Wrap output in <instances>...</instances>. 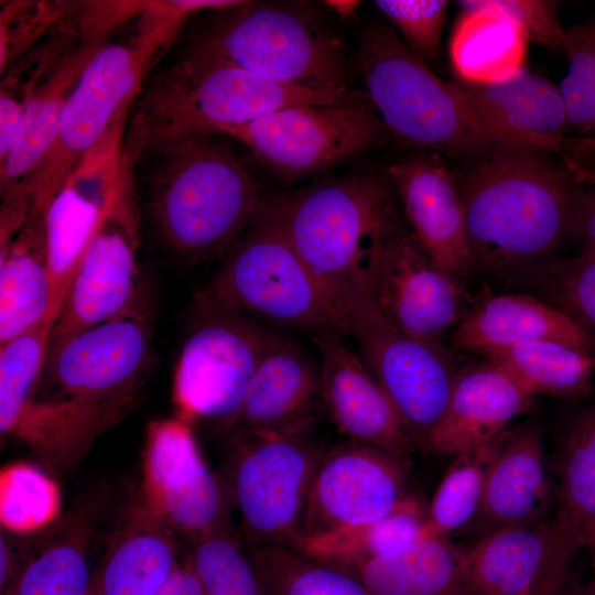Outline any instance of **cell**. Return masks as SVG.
<instances>
[{
	"label": "cell",
	"mask_w": 595,
	"mask_h": 595,
	"mask_svg": "<svg viewBox=\"0 0 595 595\" xmlns=\"http://www.w3.org/2000/svg\"><path fill=\"white\" fill-rule=\"evenodd\" d=\"M410 230L426 253L466 284L475 271L456 173L444 156L413 150L388 166Z\"/></svg>",
	"instance_id": "d6986e66"
},
{
	"label": "cell",
	"mask_w": 595,
	"mask_h": 595,
	"mask_svg": "<svg viewBox=\"0 0 595 595\" xmlns=\"http://www.w3.org/2000/svg\"><path fill=\"white\" fill-rule=\"evenodd\" d=\"M464 550L447 537L420 540L346 572L376 595H475L465 570Z\"/></svg>",
	"instance_id": "1f68e13d"
},
{
	"label": "cell",
	"mask_w": 595,
	"mask_h": 595,
	"mask_svg": "<svg viewBox=\"0 0 595 595\" xmlns=\"http://www.w3.org/2000/svg\"><path fill=\"white\" fill-rule=\"evenodd\" d=\"M195 309L238 313L313 334L347 335L342 311L290 241L273 198H263L217 273L196 294Z\"/></svg>",
	"instance_id": "52a82bcc"
},
{
	"label": "cell",
	"mask_w": 595,
	"mask_h": 595,
	"mask_svg": "<svg viewBox=\"0 0 595 595\" xmlns=\"http://www.w3.org/2000/svg\"><path fill=\"white\" fill-rule=\"evenodd\" d=\"M527 44L508 18L486 10L463 12L450 43L455 78L483 84L505 79L524 66Z\"/></svg>",
	"instance_id": "836d02e7"
},
{
	"label": "cell",
	"mask_w": 595,
	"mask_h": 595,
	"mask_svg": "<svg viewBox=\"0 0 595 595\" xmlns=\"http://www.w3.org/2000/svg\"><path fill=\"white\" fill-rule=\"evenodd\" d=\"M369 294L393 326L434 344H444L472 305L466 285L441 268L401 221L372 263Z\"/></svg>",
	"instance_id": "2e32d148"
},
{
	"label": "cell",
	"mask_w": 595,
	"mask_h": 595,
	"mask_svg": "<svg viewBox=\"0 0 595 595\" xmlns=\"http://www.w3.org/2000/svg\"><path fill=\"white\" fill-rule=\"evenodd\" d=\"M88 595H96L93 591V588L90 589L89 594Z\"/></svg>",
	"instance_id": "6f0895ef"
},
{
	"label": "cell",
	"mask_w": 595,
	"mask_h": 595,
	"mask_svg": "<svg viewBox=\"0 0 595 595\" xmlns=\"http://www.w3.org/2000/svg\"><path fill=\"white\" fill-rule=\"evenodd\" d=\"M595 338V248L549 260L518 280Z\"/></svg>",
	"instance_id": "ab89813d"
},
{
	"label": "cell",
	"mask_w": 595,
	"mask_h": 595,
	"mask_svg": "<svg viewBox=\"0 0 595 595\" xmlns=\"http://www.w3.org/2000/svg\"><path fill=\"white\" fill-rule=\"evenodd\" d=\"M327 450L309 435L235 432L223 483L231 508L239 513L246 548L291 547L298 540L311 487Z\"/></svg>",
	"instance_id": "30bf717a"
},
{
	"label": "cell",
	"mask_w": 595,
	"mask_h": 595,
	"mask_svg": "<svg viewBox=\"0 0 595 595\" xmlns=\"http://www.w3.org/2000/svg\"><path fill=\"white\" fill-rule=\"evenodd\" d=\"M501 434L455 455L426 510L418 541L447 537L474 521Z\"/></svg>",
	"instance_id": "74e56055"
},
{
	"label": "cell",
	"mask_w": 595,
	"mask_h": 595,
	"mask_svg": "<svg viewBox=\"0 0 595 595\" xmlns=\"http://www.w3.org/2000/svg\"><path fill=\"white\" fill-rule=\"evenodd\" d=\"M554 502L556 483L538 428L505 430L473 521L480 537L500 527L548 519Z\"/></svg>",
	"instance_id": "603a6c76"
},
{
	"label": "cell",
	"mask_w": 595,
	"mask_h": 595,
	"mask_svg": "<svg viewBox=\"0 0 595 595\" xmlns=\"http://www.w3.org/2000/svg\"><path fill=\"white\" fill-rule=\"evenodd\" d=\"M48 318L55 322L44 215L30 212L0 247V345Z\"/></svg>",
	"instance_id": "f1b7e54d"
},
{
	"label": "cell",
	"mask_w": 595,
	"mask_h": 595,
	"mask_svg": "<svg viewBox=\"0 0 595 595\" xmlns=\"http://www.w3.org/2000/svg\"><path fill=\"white\" fill-rule=\"evenodd\" d=\"M77 6L47 35L25 51L1 74L0 162L6 159L13 144L24 109L40 83L83 39L75 15Z\"/></svg>",
	"instance_id": "8d00e7d4"
},
{
	"label": "cell",
	"mask_w": 595,
	"mask_h": 595,
	"mask_svg": "<svg viewBox=\"0 0 595 595\" xmlns=\"http://www.w3.org/2000/svg\"><path fill=\"white\" fill-rule=\"evenodd\" d=\"M562 52L569 69L559 88L570 136L595 137V17L565 29Z\"/></svg>",
	"instance_id": "ee69618b"
},
{
	"label": "cell",
	"mask_w": 595,
	"mask_h": 595,
	"mask_svg": "<svg viewBox=\"0 0 595 595\" xmlns=\"http://www.w3.org/2000/svg\"><path fill=\"white\" fill-rule=\"evenodd\" d=\"M69 0H9L0 6V74L77 6Z\"/></svg>",
	"instance_id": "f6af8a7d"
},
{
	"label": "cell",
	"mask_w": 595,
	"mask_h": 595,
	"mask_svg": "<svg viewBox=\"0 0 595 595\" xmlns=\"http://www.w3.org/2000/svg\"><path fill=\"white\" fill-rule=\"evenodd\" d=\"M173 372L177 415L234 431L262 361L286 337L238 313L195 309Z\"/></svg>",
	"instance_id": "9c48e42d"
},
{
	"label": "cell",
	"mask_w": 595,
	"mask_h": 595,
	"mask_svg": "<svg viewBox=\"0 0 595 595\" xmlns=\"http://www.w3.org/2000/svg\"><path fill=\"white\" fill-rule=\"evenodd\" d=\"M374 4L412 54L425 64L440 57L448 1L377 0Z\"/></svg>",
	"instance_id": "bcb514c9"
},
{
	"label": "cell",
	"mask_w": 595,
	"mask_h": 595,
	"mask_svg": "<svg viewBox=\"0 0 595 595\" xmlns=\"http://www.w3.org/2000/svg\"><path fill=\"white\" fill-rule=\"evenodd\" d=\"M54 321L48 318L0 345V433L11 435L37 392Z\"/></svg>",
	"instance_id": "60d3db41"
},
{
	"label": "cell",
	"mask_w": 595,
	"mask_h": 595,
	"mask_svg": "<svg viewBox=\"0 0 595 595\" xmlns=\"http://www.w3.org/2000/svg\"><path fill=\"white\" fill-rule=\"evenodd\" d=\"M266 595H376L353 574L286 545L247 548Z\"/></svg>",
	"instance_id": "f35d334b"
},
{
	"label": "cell",
	"mask_w": 595,
	"mask_h": 595,
	"mask_svg": "<svg viewBox=\"0 0 595 595\" xmlns=\"http://www.w3.org/2000/svg\"><path fill=\"white\" fill-rule=\"evenodd\" d=\"M573 561L558 555L548 571L519 595H575L580 586L574 581Z\"/></svg>",
	"instance_id": "681fc988"
},
{
	"label": "cell",
	"mask_w": 595,
	"mask_h": 595,
	"mask_svg": "<svg viewBox=\"0 0 595 595\" xmlns=\"http://www.w3.org/2000/svg\"><path fill=\"white\" fill-rule=\"evenodd\" d=\"M456 177L475 270L516 281L571 238L583 187L552 153L500 144Z\"/></svg>",
	"instance_id": "6da1fadb"
},
{
	"label": "cell",
	"mask_w": 595,
	"mask_h": 595,
	"mask_svg": "<svg viewBox=\"0 0 595 595\" xmlns=\"http://www.w3.org/2000/svg\"><path fill=\"white\" fill-rule=\"evenodd\" d=\"M390 190L381 177L357 173L273 198L290 241L344 317L371 299L372 263L401 221Z\"/></svg>",
	"instance_id": "5b68a950"
},
{
	"label": "cell",
	"mask_w": 595,
	"mask_h": 595,
	"mask_svg": "<svg viewBox=\"0 0 595 595\" xmlns=\"http://www.w3.org/2000/svg\"><path fill=\"white\" fill-rule=\"evenodd\" d=\"M359 1L356 0H327L323 4L329 8L342 19H349L357 12Z\"/></svg>",
	"instance_id": "db71d44e"
},
{
	"label": "cell",
	"mask_w": 595,
	"mask_h": 595,
	"mask_svg": "<svg viewBox=\"0 0 595 595\" xmlns=\"http://www.w3.org/2000/svg\"><path fill=\"white\" fill-rule=\"evenodd\" d=\"M136 392L97 403L34 397L12 433L53 468L71 466L129 410Z\"/></svg>",
	"instance_id": "f546056e"
},
{
	"label": "cell",
	"mask_w": 595,
	"mask_h": 595,
	"mask_svg": "<svg viewBox=\"0 0 595 595\" xmlns=\"http://www.w3.org/2000/svg\"><path fill=\"white\" fill-rule=\"evenodd\" d=\"M155 595H203L199 581L187 554Z\"/></svg>",
	"instance_id": "816d5d0a"
},
{
	"label": "cell",
	"mask_w": 595,
	"mask_h": 595,
	"mask_svg": "<svg viewBox=\"0 0 595 595\" xmlns=\"http://www.w3.org/2000/svg\"><path fill=\"white\" fill-rule=\"evenodd\" d=\"M461 350H488L532 340H551L595 355V338L563 312L530 294L484 295L450 335Z\"/></svg>",
	"instance_id": "d4e9b609"
},
{
	"label": "cell",
	"mask_w": 595,
	"mask_h": 595,
	"mask_svg": "<svg viewBox=\"0 0 595 595\" xmlns=\"http://www.w3.org/2000/svg\"><path fill=\"white\" fill-rule=\"evenodd\" d=\"M90 527L72 518L23 552L20 571L6 595H88Z\"/></svg>",
	"instance_id": "e575fe53"
},
{
	"label": "cell",
	"mask_w": 595,
	"mask_h": 595,
	"mask_svg": "<svg viewBox=\"0 0 595 595\" xmlns=\"http://www.w3.org/2000/svg\"><path fill=\"white\" fill-rule=\"evenodd\" d=\"M425 517L422 502L407 496L386 517L301 538L290 548L312 560L346 571L394 554L418 541Z\"/></svg>",
	"instance_id": "d6a6232c"
},
{
	"label": "cell",
	"mask_w": 595,
	"mask_h": 595,
	"mask_svg": "<svg viewBox=\"0 0 595 595\" xmlns=\"http://www.w3.org/2000/svg\"><path fill=\"white\" fill-rule=\"evenodd\" d=\"M483 355L533 396H584L592 387L594 355L564 344L532 340Z\"/></svg>",
	"instance_id": "d590c367"
},
{
	"label": "cell",
	"mask_w": 595,
	"mask_h": 595,
	"mask_svg": "<svg viewBox=\"0 0 595 595\" xmlns=\"http://www.w3.org/2000/svg\"><path fill=\"white\" fill-rule=\"evenodd\" d=\"M558 158L577 184L595 192V137H566Z\"/></svg>",
	"instance_id": "c3c4849f"
},
{
	"label": "cell",
	"mask_w": 595,
	"mask_h": 595,
	"mask_svg": "<svg viewBox=\"0 0 595 595\" xmlns=\"http://www.w3.org/2000/svg\"><path fill=\"white\" fill-rule=\"evenodd\" d=\"M533 404L534 396L488 359L464 367L456 374L429 450L456 455L489 442Z\"/></svg>",
	"instance_id": "cb8c5ba5"
},
{
	"label": "cell",
	"mask_w": 595,
	"mask_h": 595,
	"mask_svg": "<svg viewBox=\"0 0 595 595\" xmlns=\"http://www.w3.org/2000/svg\"><path fill=\"white\" fill-rule=\"evenodd\" d=\"M342 335L334 331L313 334L324 410L348 440L410 457L418 450L412 435L363 358L349 349Z\"/></svg>",
	"instance_id": "ffe728a7"
},
{
	"label": "cell",
	"mask_w": 595,
	"mask_h": 595,
	"mask_svg": "<svg viewBox=\"0 0 595 595\" xmlns=\"http://www.w3.org/2000/svg\"><path fill=\"white\" fill-rule=\"evenodd\" d=\"M113 35L82 39L40 83L24 109L9 153L0 162L1 197L14 194L31 177L56 136L83 73Z\"/></svg>",
	"instance_id": "484cf974"
},
{
	"label": "cell",
	"mask_w": 595,
	"mask_h": 595,
	"mask_svg": "<svg viewBox=\"0 0 595 595\" xmlns=\"http://www.w3.org/2000/svg\"><path fill=\"white\" fill-rule=\"evenodd\" d=\"M410 473L409 456L374 445L349 440L328 448L298 540L386 517L408 496Z\"/></svg>",
	"instance_id": "e0dca14e"
},
{
	"label": "cell",
	"mask_w": 595,
	"mask_h": 595,
	"mask_svg": "<svg viewBox=\"0 0 595 595\" xmlns=\"http://www.w3.org/2000/svg\"><path fill=\"white\" fill-rule=\"evenodd\" d=\"M141 491L143 507L188 541L235 529L223 480L205 463L191 422L176 415L147 430Z\"/></svg>",
	"instance_id": "4fadbf2b"
},
{
	"label": "cell",
	"mask_w": 595,
	"mask_h": 595,
	"mask_svg": "<svg viewBox=\"0 0 595 595\" xmlns=\"http://www.w3.org/2000/svg\"><path fill=\"white\" fill-rule=\"evenodd\" d=\"M571 238L577 239L582 246L595 248V192L582 188L572 225Z\"/></svg>",
	"instance_id": "f907efd6"
},
{
	"label": "cell",
	"mask_w": 595,
	"mask_h": 595,
	"mask_svg": "<svg viewBox=\"0 0 595 595\" xmlns=\"http://www.w3.org/2000/svg\"><path fill=\"white\" fill-rule=\"evenodd\" d=\"M193 14L188 0L150 1L128 33L113 35L94 56L65 107L51 147L28 182L12 194L26 198L30 212H44Z\"/></svg>",
	"instance_id": "277c9868"
},
{
	"label": "cell",
	"mask_w": 595,
	"mask_h": 595,
	"mask_svg": "<svg viewBox=\"0 0 595 595\" xmlns=\"http://www.w3.org/2000/svg\"><path fill=\"white\" fill-rule=\"evenodd\" d=\"M150 359L143 313L101 323L48 347L39 388L54 396L42 399L97 403L136 392Z\"/></svg>",
	"instance_id": "ac0fdd59"
},
{
	"label": "cell",
	"mask_w": 595,
	"mask_h": 595,
	"mask_svg": "<svg viewBox=\"0 0 595 595\" xmlns=\"http://www.w3.org/2000/svg\"><path fill=\"white\" fill-rule=\"evenodd\" d=\"M190 544L187 556L203 595H266L235 529L212 532Z\"/></svg>",
	"instance_id": "b9f144b4"
},
{
	"label": "cell",
	"mask_w": 595,
	"mask_h": 595,
	"mask_svg": "<svg viewBox=\"0 0 595 595\" xmlns=\"http://www.w3.org/2000/svg\"><path fill=\"white\" fill-rule=\"evenodd\" d=\"M452 82L505 143L559 155L569 119L559 86L548 78L523 66L497 82Z\"/></svg>",
	"instance_id": "7402d4cb"
},
{
	"label": "cell",
	"mask_w": 595,
	"mask_h": 595,
	"mask_svg": "<svg viewBox=\"0 0 595 595\" xmlns=\"http://www.w3.org/2000/svg\"><path fill=\"white\" fill-rule=\"evenodd\" d=\"M457 4L463 12L486 10L501 14L523 32L528 42L562 52L565 29L559 19V1L462 0Z\"/></svg>",
	"instance_id": "7dc6e473"
},
{
	"label": "cell",
	"mask_w": 595,
	"mask_h": 595,
	"mask_svg": "<svg viewBox=\"0 0 595 595\" xmlns=\"http://www.w3.org/2000/svg\"><path fill=\"white\" fill-rule=\"evenodd\" d=\"M140 226L131 180L79 261L48 347L101 323L143 313L137 260Z\"/></svg>",
	"instance_id": "9a60e30c"
},
{
	"label": "cell",
	"mask_w": 595,
	"mask_h": 595,
	"mask_svg": "<svg viewBox=\"0 0 595 595\" xmlns=\"http://www.w3.org/2000/svg\"><path fill=\"white\" fill-rule=\"evenodd\" d=\"M368 101L367 95L270 82L188 51L150 73L127 117L122 156L132 172L143 158L217 134L274 110L304 105Z\"/></svg>",
	"instance_id": "7a4b0ae2"
},
{
	"label": "cell",
	"mask_w": 595,
	"mask_h": 595,
	"mask_svg": "<svg viewBox=\"0 0 595 595\" xmlns=\"http://www.w3.org/2000/svg\"><path fill=\"white\" fill-rule=\"evenodd\" d=\"M0 536V595H6L20 571L23 551L15 552L3 530Z\"/></svg>",
	"instance_id": "f5cc1de1"
},
{
	"label": "cell",
	"mask_w": 595,
	"mask_h": 595,
	"mask_svg": "<svg viewBox=\"0 0 595 595\" xmlns=\"http://www.w3.org/2000/svg\"><path fill=\"white\" fill-rule=\"evenodd\" d=\"M370 101L291 106L217 134L245 145L273 176L315 175L377 148L388 131Z\"/></svg>",
	"instance_id": "8fae6325"
},
{
	"label": "cell",
	"mask_w": 595,
	"mask_h": 595,
	"mask_svg": "<svg viewBox=\"0 0 595 595\" xmlns=\"http://www.w3.org/2000/svg\"><path fill=\"white\" fill-rule=\"evenodd\" d=\"M347 335L402 419L418 448L429 450L446 410L457 374L444 344L405 334L387 321L371 300L345 314Z\"/></svg>",
	"instance_id": "7c38bea8"
},
{
	"label": "cell",
	"mask_w": 595,
	"mask_h": 595,
	"mask_svg": "<svg viewBox=\"0 0 595 595\" xmlns=\"http://www.w3.org/2000/svg\"><path fill=\"white\" fill-rule=\"evenodd\" d=\"M60 510L56 484L39 467L15 463L0 476L2 529L31 532L51 523Z\"/></svg>",
	"instance_id": "7bdbcfd3"
},
{
	"label": "cell",
	"mask_w": 595,
	"mask_h": 595,
	"mask_svg": "<svg viewBox=\"0 0 595 595\" xmlns=\"http://www.w3.org/2000/svg\"><path fill=\"white\" fill-rule=\"evenodd\" d=\"M174 533L137 498L93 576L94 593L155 595L182 560Z\"/></svg>",
	"instance_id": "4316f807"
},
{
	"label": "cell",
	"mask_w": 595,
	"mask_h": 595,
	"mask_svg": "<svg viewBox=\"0 0 595 595\" xmlns=\"http://www.w3.org/2000/svg\"><path fill=\"white\" fill-rule=\"evenodd\" d=\"M592 360H593V367H594V370H595V355L593 356Z\"/></svg>",
	"instance_id": "9f6ffc18"
},
{
	"label": "cell",
	"mask_w": 595,
	"mask_h": 595,
	"mask_svg": "<svg viewBox=\"0 0 595 595\" xmlns=\"http://www.w3.org/2000/svg\"><path fill=\"white\" fill-rule=\"evenodd\" d=\"M323 409L318 361L286 338L258 368L234 431L309 435Z\"/></svg>",
	"instance_id": "44dd1931"
},
{
	"label": "cell",
	"mask_w": 595,
	"mask_h": 595,
	"mask_svg": "<svg viewBox=\"0 0 595 595\" xmlns=\"http://www.w3.org/2000/svg\"><path fill=\"white\" fill-rule=\"evenodd\" d=\"M218 136L156 152L132 170L141 173L144 209L154 232L187 264L226 252L264 198L259 181Z\"/></svg>",
	"instance_id": "3957f363"
},
{
	"label": "cell",
	"mask_w": 595,
	"mask_h": 595,
	"mask_svg": "<svg viewBox=\"0 0 595 595\" xmlns=\"http://www.w3.org/2000/svg\"><path fill=\"white\" fill-rule=\"evenodd\" d=\"M575 595H595V580L584 586H580Z\"/></svg>",
	"instance_id": "11a10c76"
},
{
	"label": "cell",
	"mask_w": 595,
	"mask_h": 595,
	"mask_svg": "<svg viewBox=\"0 0 595 595\" xmlns=\"http://www.w3.org/2000/svg\"><path fill=\"white\" fill-rule=\"evenodd\" d=\"M358 60L367 97L401 145L463 165L505 143L479 112L412 54L387 22L360 32Z\"/></svg>",
	"instance_id": "8992f818"
},
{
	"label": "cell",
	"mask_w": 595,
	"mask_h": 595,
	"mask_svg": "<svg viewBox=\"0 0 595 595\" xmlns=\"http://www.w3.org/2000/svg\"><path fill=\"white\" fill-rule=\"evenodd\" d=\"M553 518L491 530L464 550L475 595H519L531 587L559 554Z\"/></svg>",
	"instance_id": "83f0119b"
},
{
	"label": "cell",
	"mask_w": 595,
	"mask_h": 595,
	"mask_svg": "<svg viewBox=\"0 0 595 595\" xmlns=\"http://www.w3.org/2000/svg\"><path fill=\"white\" fill-rule=\"evenodd\" d=\"M131 101L120 110L101 140L82 159L43 212L55 320L87 246L132 180L122 156Z\"/></svg>",
	"instance_id": "5bb4252c"
},
{
	"label": "cell",
	"mask_w": 595,
	"mask_h": 595,
	"mask_svg": "<svg viewBox=\"0 0 595 595\" xmlns=\"http://www.w3.org/2000/svg\"><path fill=\"white\" fill-rule=\"evenodd\" d=\"M553 522L559 553L575 559L587 550L595 567V404L578 412L566 430Z\"/></svg>",
	"instance_id": "4dcf8cb0"
},
{
	"label": "cell",
	"mask_w": 595,
	"mask_h": 595,
	"mask_svg": "<svg viewBox=\"0 0 595 595\" xmlns=\"http://www.w3.org/2000/svg\"><path fill=\"white\" fill-rule=\"evenodd\" d=\"M216 13L185 51L270 82L349 89L343 43L306 12L241 0Z\"/></svg>",
	"instance_id": "ba28073f"
}]
</instances>
